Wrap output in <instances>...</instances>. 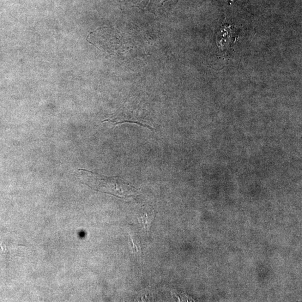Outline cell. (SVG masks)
Listing matches in <instances>:
<instances>
[{
    "mask_svg": "<svg viewBox=\"0 0 302 302\" xmlns=\"http://www.w3.org/2000/svg\"><path fill=\"white\" fill-rule=\"evenodd\" d=\"M111 122L115 125L124 123H135L154 130V122L149 112L142 104L129 100L102 122Z\"/></svg>",
    "mask_w": 302,
    "mask_h": 302,
    "instance_id": "cell-2",
    "label": "cell"
},
{
    "mask_svg": "<svg viewBox=\"0 0 302 302\" xmlns=\"http://www.w3.org/2000/svg\"><path fill=\"white\" fill-rule=\"evenodd\" d=\"M78 174L82 182L94 190L123 199L138 195L135 187L122 178L105 177L84 169H80Z\"/></svg>",
    "mask_w": 302,
    "mask_h": 302,
    "instance_id": "cell-1",
    "label": "cell"
},
{
    "mask_svg": "<svg viewBox=\"0 0 302 302\" xmlns=\"http://www.w3.org/2000/svg\"><path fill=\"white\" fill-rule=\"evenodd\" d=\"M130 246L133 253L136 256H141L142 254V247L140 239L135 234L130 235Z\"/></svg>",
    "mask_w": 302,
    "mask_h": 302,
    "instance_id": "cell-4",
    "label": "cell"
},
{
    "mask_svg": "<svg viewBox=\"0 0 302 302\" xmlns=\"http://www.w3.org/2000/svg\"><path fill=\"white\" fill-rule=\"evenodd\" d=\"M155 210L150 207L145 206L137 211V217L139 223L143 226L144 231L148 232L155 219Z\"/></svg>",
    "mask_w": 302,
    "mask_h": 302,
    "instance_id": "cell-3",
    "label": "cell"
},
{
    "mask_svg": "<svg viewBox=\"0 0 302 302\" xmlns=\"http://www.w3.org/2000/svg\"><path fill=\"white\" fill-rule=\"evenodd\" d=\"M120 2L121 5L144 9L147 5L148 0H120Z\"/></svg>",
    "mask_w": 302,
    "mask_h": 302,
    "instance_id": "cell-5",
    "label": "cell"
}]
</instances>
